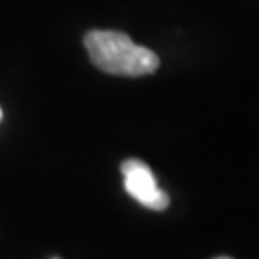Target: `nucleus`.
Segmentation results:
<instances>
[{
    "instance_id": "obj_1",
    "label": "nucleus",
    "mask_w": 259,
    "mask_h": 259,
    "mask_svg": "<svg viewBox=\"0 0 259 259\" xmlns=\"http://www.w3.org/2000/svg\"><path fill=\"white\" fill-rule=\"evenodd\" d=\"M84 48L91 62L104 73L142 77L154 73L159 67L156 52L133 42L129 35L119 31H89L84 35Z\"/></svg>"
},
{
    "instance_id": "obj_2",
    "label": "nucleus",
    "mask_w": 259,
    "mask_h": 259,
    "mask_svg": "<svg viewBox=\"0 0 259 259\" xmlns=\"http://www.w3.org/2000/svg\"><path fill=\"white\" fill-rule=\"evenodd\" d=\"M121 173L125 181V190L131 198H135L140 205L163 211L169 205V196L157 186V181L152 169L140 159H127L121 163Z\"/></svg>"
},
{
    "instance_id": "obj_3",
    "label": "nucleus",
    "mask_w": 259,
    "mask_h": 259,
    "mask_svg": "<svg viewBox=\"0 0 259 259\" xmlns=\"http://www.w3.org/2000/svg\"><path fill=\"white\" fill-rule=\"evenodd\" d=\"M217 259H232V257H227V255H223V257H217Z\"/></svg>"
},
{
    "instance_id": "obj_4",
    "label": "nucleus",
    "mask_w": 259,
    "mask_h": 259,
    "mask_svg": "<svg viewBox=\"0 0 259 259\" xmlns=\"http://www.w3.org/2000/svg\"><path fill=\"white\" fill-rule=\"evenodd\" d=\"M0 119H2V110H0Z\"/></svg>"
},
{
    "instance_id": "obj_5",
    "label": "nucleus",
    "mask_w": 259,
    "mask_h": 259,
    "mask_svg": "<svg viewBox=\"0 0 259 259\" xmlns=\"http://www.w3.org/2000/svg\"><path fill=\"white\" fill-rule=\"evenodd\" d=\"M52 259H60V257H52Z\"/></svg>"
}]
</instances>
